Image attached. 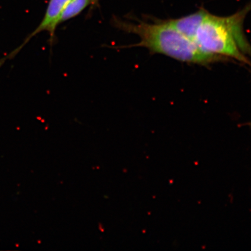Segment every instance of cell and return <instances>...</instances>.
I'll return each instance as SVG.
<instances>
[{"label":"cell","instance_id":"obj_1","mask_svg":"<svg viewBox=\"0 0 251 251\" xmlns=\"http://www.w3.org/2000/svg\"><path fill=\"white\" fill-rule=\"evenodd\" d=\"M135 23L115 19L113 25L126 33L139 37L140 42L131 47H143L178 61L206 65L225 60L224 56L207 54L188 39L167 20H156L153 23L136 20Z\"/></svg>","mask_w":251,"mask_h":251},{"label":"cell","instance_id":"obj_3","mask_svg":"<svg viewBox=\"0 0 251 251\" xmlns=\"http://www.w3.org/2000/svg\"><path fill=\"white\" fill-rule=\"evenodd\" d=\"M70 0H50L48 7L43 19L35 29L30 33L24 41L22 45L11 52L7 57L2 59L1 62H4L7 59L15 57L19 52L30 42L31 39L43 31H47L50 34V43L51 46L54 42L55 31L58 26V20L63 9Z\"/></svg>","mask_w":251,"mask_h":251},{"label":"cell","instance_id":"obj_4","mask_svg":"<svg viewBox=\"0 0 251 251\" xmlns=\"http://www.w3.org/2000/svg\"><path fill=\"white\" fill-rule=\"evenodd\" d=\"M207 12L208 11L205 9L201 8L192 14L167 21L176 29L193 42L197 28L201 23Z\"/></svg>","mask_w":251,"mask_h":251},{"label":"cell","instance_id":"obj_6","mask_svg":"<svg viewBox=\"0 0 251 251\" xmlns=\"http://www.w3.org/2000/svg\"><path fill=\"white\" fill-rule=\"evenodd\" d=\"M93 4H95L97 2V0H93Z\"/></svg>","mask_w":251,"mask_h":251},{"label":"cell","instance_id":"obj_2","mask_svg":"<svg viewBox=\"0 0 251 251\" xmlns=\"http://www.w3.org/2000/svg\"><path fill=\"white\" fill-rule=\"evenodd\" d=\"M250 9V5H247L226 17L207 12L197 28L193 42L207 54L233 58L250 65L247 55L250 54V46L244 34L243 25Z\"/></svg>","mask_w":251,"mask_h":251},{"label":"cell","instance_id":"obj_5","mask_svg":"<svg viewBox=\"0 0 251 251\" xmlns=\"http://www.w3.org/2000/svg\"><path fill=\"white\" fill-rule=\"evenodd\" d=\"M92 4H93V0H70L63 9L59 18L58 26L65 22L76 17Z\"/></svg>","mask_w":251,"mask_h":251}]
</instances>
